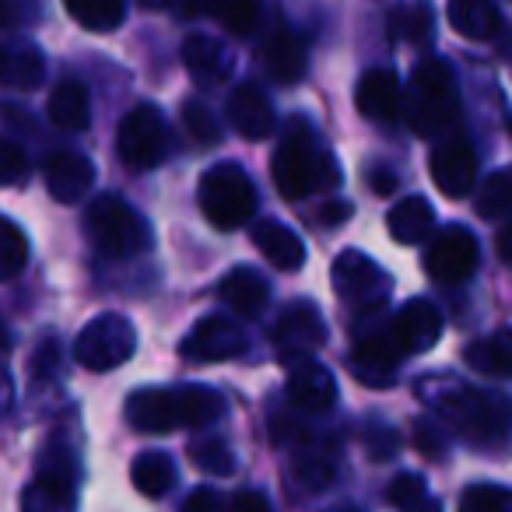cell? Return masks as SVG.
Instances as JSON below:
<instances>
[{"label":"cell","mask_w":512,"mask_h":512,"mask_svg":"<svg viewBox=\"0 0 512 512\" xmlns=\"http://www.w3.org/2000/svg\"><path fill=\"white\" fill-rule=\"evenodd\" d=\"M418 397L425 400L435 418L446 421L449 432L474 442V446L495 449L509 442V407L491 393L474 390L463 379L435 372V376H425L418 383Z\"/></svg>","instance_id":"6da1fadb"},{"label":"cell","mask_w":512,"mask_h":512,"mask_svg":"<svg viewBox=\"0 0 512 512\" xmlns=\"http://www.w3.org/2000/svg\"><path fill=\"white\" fill-rule=\"evenodd\" d=\"M271 179L285 200H306L341 186V165L323 148L306 116H292L281 130V144L271 158Z\"/></svg>","instance_id":"7a4b0ae2"},{"label":"cell","mask_w":512,"mask_h":512,"mask_svg":"<svg viewBox=\"0 0 512 512\" xmlns=\"http://www.w3.org/2000/svg\"><path fill=\"white\" fill-rule=\"evenodd\" d=\"M225 411V397L211 386H148V390H134L123 404L127 425L148 435L214 425L218 418H225Z\"/></svg>","instance_id":"3957f363"},{"label":"cell","mask_w":512,"mask_h":512,"mask_svg":"<svg viewBox=\"0 0 512 512\" xmlns=\"http://www.w3.org/2000/svg\"><path fill=\"white\" fill-rule=\"evenodd\" d=\"M460 116L456 78L446 60L428 57L414 67L411 95H407V123L418 137H442Z\"/></svg>","instance_id":"277c9868"},{"label":"cell","mask_w":512,"mask_h":512,"mask_svg":"<svg viewBox=\"0 0 512 512\" xmlns=\"http://www.w3.org/2000/svg\"><path fill=\"white\" fill-rule=\"evenodd\" d=\"M85 228L92 246L109 260H134L155 246L148 221L116 193H99L85 211Z\"/></svg>","instance_id":"5b68a950"},{"label":"cell","mask_w":512,"mask_h":512,"mask_svg":"<svg viewBox=\"0 0 512 512\" xmlns=\"http://www.w3.org/2000/svg\"><path fill=\"white\" fill-rule=\"evenodd\" d=\"M78 453L74 442L53 439L36 460V477L22 495V512H78Z\"/></svg>","instance_id":"8992f818"},{"label":"cell","mask_w":512,"mask_h":512,"mask_svg":"<svg viewBox=\"0 0 512 512\" xmlns=\"http://www.w3.org/2000/svg\"><path fill=\"white\" fill-rule=\"evenodd\" d=\"M197 200L204 218L218 232H235L249 225L256 214V186L235 162L211 165L197 186Z\"/></svg>","instance_id":"52a82bcc"},{"label":"cell","mask_w":512,"mask_h":512,"mask_svg":"<svg viewBox=\"0 0 512 512\" xmlns=\"http://www.w3.org/2000/svg\"><path fill=\"white\" fill-rule=\"evenodd\" d=\"M134 351H137L134 323L120 313H102L81 327L78 341H74V362L88 372H109L127 365L134 358Z\"/></svg>","instance_id":"ba28073f"},{"label":"cell","mask_w":512,"mask_h":512,"mask_svg":"<svg viewBox=\"0 0 512 512\" xmlns=\"http://www.w3.org/2000/svg\"><path fill=\"white\" fill-rule=\"evenodd\" d=\"M334 292L348 302L355 313H379L390 302L393 281L372 256L358 249H344L334 260Z\"/></svg>","instance_id":"9c48e42d"},{"label":"cell","mask_w":512,"mask_h":512,"mask_svg":"<svg viewBox=\"0 0 512 512\" xmlns=\"http://www.w3.org/2000/svg\"><path fill=\"white\" fill-rule=\"evenodd\" d=\"M116 151H120L123 165L144 172L155 169L169 151V134H165V116L158 106L141 102L123 116L120 130H116Z\"/></svg>","instance_id":"30bf717a"},{"label":"cell","mask_w":512,"mask_h":512,"mask_svg":"<svg viewBox=\"0 0 512 512\" xmlns=\"http://www.w3.org/2000/svg\"><path fill=\"white\" fill-rule=\"evenodd\" d=\"M404 355L407 351L400 348L397 334H393V323L372 327V330H365L355 341V348H351V355H348L351 376H355L358 383L372 386V390H386V386L397 383L400 358Z\"/></svg>","instance_id":"8fae6325"},{"label":"cell","mask_w":512,"mask_h":512,"mask_svg":"<svg viewBox=\"0 0 512 512\" xmlns=\"http://www.w3.org/2000/svg\"><path fill=\"white\" fill-rule=\"evenodd\" d=\"M327 341V323L313 302H288L274 327V351L285 365H302L316 355Z\"/></svg>","instance_id":"7c38bea8"},{"label":"cell","mask_w":512,"mask_h":512,"mask_svg":"<svg viewBox=\"0 0 512 512\" xmlns=\"http://www.w3.org/2000/svg\"><path fill=\"white\" fill-rule=\"evenodd\" d=\"M477 260H481V249H477V239L470 235V228L463 225H449L442 228L432 239L425 253V271L435 285H463L470 274L477 271Z\"/></svg>","instance_id":"4fadbf2b"},{"label":"cell","mask_w":512,"mask_h":512,"mask_svg":"<svg viewBox=\"0 0 512 512\" xmlns=\"http://www.w3.org/2000/svg\"><path fill=\"white\" fill-rule=\"evenodd\" d=\"M242 351H246V334L239 323L225 316H204L179 344V355L190 362H228V358H239Z\"/></svg>","instance_id":"5bb4252c"},{"label":"cell","mask_w":512,"mask_h":512,"mask_svg":"<svg viewBox=\"0 0 512 512\" xmlns=\"http://www.w3.org/2000/svg\"><path fill=\"white\" fill-rule=\"evenodd\" d=\"M428 169H432V179L446 197L463 200L474 193L477 183V155L467 144V137H449L428 158Z\"/></svg>","instance_id":"9a60e30c"},{"label":"cell","mask_w":512,"mask_h":512,"mask_svg":"<svg viewBox=\"0 0 512 512\" xmlns=\"http://www.w3.org/2000/svg\"><path fill=\"white\" fill-rule=\"evenodd\" d=\"M355 106H358V113L376 123V127H393L407 109L397 74L386 71V67H376V71L365 74V78L358 81Z\"/></svg>","instance_id":"2e32d148"},{"label":"cell","mask_w":512,"mask_h":512,"mask_svg":"<svg viewBox=\"0 0 512 512\" xmlns=\"http://www.w3.org/2000/svg\"><path fill=\"white\" fill-rule=\"evenodd\" d=\"M228 123L246 141H267L274 134V127H278V116H274V106L264 88L246 81V85L232 88V95H228Z\"/></svg>","instance_id":"e0dca14e"},{"label":"cell","mask_w":512,"mask_h":512,"mask_svg":"<svg viewBox=\"0 0 512 512\" xmlns=\"http://www.w3.org/2000/svg\"><path fill=\"white\" fill-rule=\"evenodd\" d=\"M393 334H397L400 348L407 355L418 351H432L442 337V313L428 299H411L400 306V313L393 316Z\"/></svg>","instance_id":"ac0fdd59"},{"label":"cell","mask_w":512,"mask_h":512,"mask_svg":"<svg viewBox=\"0 0 512 512\" xmlns=\"http://www.w3.org/2000/svg\"><path fill=\"white\" fill-rule=\"evenodd\" d=\"M46 190L60 204H78L95 183V165L78 151H57L46 158Z\"/></svg>","instance_id":"d6986e66"},{"label":"cell","mask_w":512,"mask_h":512,"mask_svg":"<svg viewBox=\"0 0 512 512\" xmlns=\"http://www.w3.org/2000/svg\"><path fill=\"white\" fill-rule=\"evenodd\" d=\"M288 400L306 414H327L337 404V383L320 362H302L288 376Z\"/></svg>","instance_id":"ffe728a7"},{"label":"cell","mask_w":512,"mask_h":512,"mask_svg":"<svg viewBox=\"0 0 512 512\" xmlns=\"http://www.w3.org/2000/svg\"><path fill=\"white\" fill-rule=\"evenodd\" d=\"M183 67L197 85L214 88L225 85L228 74H232V53L211 36H190L183 43Z\"/></svg>","instance_id":"44dd1931"},{"label":"cell","mask_w":512,"mask_h":512,"mask_svg":"<svg viewBox=\"0 0 512 512\" xmlns=\"http://www.w3.org/2000/svg\"><path fill=\"white\" fill-rule=\"evenodd\" d=\"M253 246L267 256V264L278 271H299L306 264V246H302L299 232L274 218H264L253 225Z\"/></svg>","instance_id":"7402d4cb"},{"label":"cell","mask_w":512,"mask_h":512,"mask_svg":"<svg viewBox=\"0 0 512 512\" xmlns=\"http://www.w3.org/2000/svg\"><path fill=\"white\" fill-rule=\"evenodd\" d=\"M264 64H267V71H271V78L281 81V85H295V81H302V74H306V46H302V39L295 36L285 22H278L267 32Z\"/></svg>","instance_id":"603a6c76"},{"label":"cell","mask_w":512,"mask_h":512,"mask_svg":"<svg viewBox=\"0 0 512 512\" xmlns=\"http://www.w3.org/2000/svg\"><path fill=\"white\" fill-rule=\"evenodd\" d=\"M221 299L242 316H260L271 302V285L260 271L253 267H232V271L221 278Z\"/></svg>","instance_id":"cb8c5ba5"},{"label":"cell","mask_w":512,"mask_h":512,"mask_svg":"<svg viewBox=\"0 0 512 512\" xmlns=\"http://www.w3.org/2000/svg\"><path fill=\"white\" fill-rule=\"evenodd\" d=\"M386 228L400 246H418L421 239H428V232L435 228V207L428 204L421 193L404 197L393 204V211L386 214Z\"/></svg>","instance_id":"d4e9b609"},{"label":"cell","mask_w":512,"mask_h":512,"mask_svg":"<svg viewBox=\"0 0 512 512\" xmlns=\"http://www.w3.org/2000/svg\"><path fill=\"white\" fill-rule=\"evenodd\" d=\"M50 123L60 130H71V134H78V130H88V123H92V99H88V88L81 85L78 78H64L57 88L50 92Z\"/></svg>","instance_id":"484cf974"},{"label":"cell","mask_w":512,"mask_h":512,"mask_svg":"<svg viewBox=\"0 0 512 512\" xmlns=\"http://www.w3.org/2000/svg\"><path fill=\"white\" fill-rule=\"evenodd\" d=\"M130 481L144 498H162L176 488V463L162 449H144L134 463H130Z\"/></svg>","instance_id":"4316f807"},{"label":"cell","mask_w":512,"mask_h":512,"mask_svg":"<svg viewBox=\"0 0 512 512\" xmlns=\"http://www.w3.org/2000/svg\"><path fill=\"white\" fill-rule=\"evenodd\" d=\"M449 25L463 39H491L502 25L495 0H449Z\"/></svg>","instance_id":"83f0119b"},{"label":"cell","mask_w":512,"mask_h":512,"mask_svg":"<svg viewBox=\"0 0 512 512\" xmlns=\"http://www.w3.org/2000/svg\"><path fill=\"white\" fill-rule=\"evenodd\" d=\"M337 474V456L334 446L320 442V446H302L292 460V477L309 491H323Z\"/></svg>","instance_id":"f1b7e54d"},{"label":"cell","mask_w":512,"mask_h":512,"mask_svg":"<svg viewBox=\"0 0 512 512\" xmlns=\"http://www.w3.org/2000/svg\"><path fill=\"white\" fill-rule=\"evenodd\" d=\"M46 78V60L39 53V46L22 43V46H8L4 53V85L8 88H39Z\"/></svg>","instance_id":"f546056e"},{"label":"cell","mask_w":512,"mask_h":512,"mask_svg":"<svg viewBox=\"0 0 512 512\" xmlns=\"http://www.w3.org/2000/svg\"><path fill=\"white\" fill-rule=\"evenodd\" d=\"M474 369L488 372V376H509L512 379V330H498L488 341H474L463 351Z\"/></svg>","instance_id":"4dcf8cb0"},{"label":"cell","mask_w":512,"mask_h":512,"mask_svg":"<svg viewBox=\"0 0 512 512\" xmlns=\"http://www.w3.org/2000/svg\"><path fill=\"white\" fill-rule=\"evenodd\" d=\"M386 498L397 505V512H442V502L428 491L425 477L411 474V470H404V474L393 477Z\"/></svg>","instance_id":"1f68e13d"},{"label":"cell","mask_w":512,"mask_h":512,"mask_svg":"<svg viewBox=\"0 0 512 512\" xmlns=\"http://www.w3.org/2000/svg\"><path fill=\"white\" fill-rule=\"evenodd\" d=\"M67 11L78 25H85L88 32H113L116 25H123V0H64Z\"/></svg>","instance_id":"d6a6232c"},{"label":"cell","mask_w":512,"mask_h":512,"mask_svg":"<svg viewBox=\"0 0 512 512\" xmlns=\"http://www.w3.org/2000/svg\"><path fill=\"white\" fill-rule=\"evenodd\" d=\"M474 207L484 221H495V218H502V214H509L512 211V169L491 172L481 183V190H477Z\"/></svg>","instance_id":"836d02e7"},{"label":"cell","mask_w":512,"mask_h":512,"mask_svg":"<svg viewBox=\"0 0 512 512\" xmlns=\"http://www.w3.org/2000/svg\"><path fill=\"white\" fill-rule=\"evenodd\" d=\"M390 32L404 43H428L435 32V15L428 4H407L390 15Z\"/></svg>","instance_id":"e575fe53"},{"label":"cell","mask_w":512,"mask_h":512,"mask_svg":"<svg viewBox=\"0 0 512 512\" xmlns=\"http://www.w3.org/2000/svg\"><path fill=\"white\" fill-rule=\"evenodd\" d=\"M25 264H29V239L15 221L4 218V225H0V278L15 281Z\"/></svg>","instance_id":"d590c367"},{"label":"cell","mask_w":512,"mask_h":512,"mask_svg":"<svg viewBox=\"0 0 512 512\" xmlns=\"http://www.w3.org/2000/svg\"><path fill=\"white\" fill-rule=\"evenodd\" d=\"M260 4L264 0H214L211 15L232 36H249L256 29V22H260Z\"/></svg>","instance_id":"8d00e7d4"},{"label":"cell","mask_w":512,"mask_h":512,"mask_svg":"<svg viewBox=\"0 0 512 512\" xmlns=\"http://www.w3.org/2000/svg\"><path fill=\"white\" fill-rule=\"evenodd\" d=\"M190 460H193V467H200L211 477H228L235 470L232 449H228L221 439H197L190 446Z\"/></svg>","instance_id":"74e56055"},{"label":"cell","mask_w":512,"mask_h":512,"mask_svg":"<svg viewBox=\"0 0 512 512\" xmlns=\"http://www.w3.org/2000/svg\"><path fill=\"white\" fill-rule=\"evenodd\" d=\"M456 512H512V488L502 484H470Z\"/></svg>","instance_id":"f35d334b"},{"label":"cell","mask_w":512,"mask_h":512,"mask_svg":"<svg viewBox=\"0 0 512 512\" xmlns=\"http://www.w3.org/2000/svg\"><path fill=\"white\" fill-rule=\"evenodd\" d=\"M183 127L200 148H214L221 137V123L211 116V109H207L204 102H193V99L183 102Z\"/></svg>","instance_id":"ab89813d"},{"label":"cell","mask_w":512,"mask_h":512,"mask_svg":"<svg viewBox=\"0 0 512 512\" xmlns=\"http://www.w3.org/2000/svg\"><path fill=\"white\" fill-rule=\"evenodd\" d=\"M60 362H64V355H60V341L46 334L43 341H39L36 355H32V383H36V386L57 383Z\"/></svg>","instance_id":"60d3db41"},{"label":"cell","mask_w":512,"mask_h":512,"mask_svg":"<svg viewBox=\"0 0 512 512\" xmlns=\"http://www.w3.org/2000/svg\"><path fill=\"white\" fill-rule=\"evenodd\" d=\"M25 169H29V158L22 155V148H18L15 141H4V148H0V172H4V186H18L25 176Z\"/></svg>","instance_id":"b9f144b4"},{"label":"cell","mask_w":512,"mask_h":512,"mask_svg":"<svg viewBox=\"0 0 512 512\" xmlns=\"http://www.w3.org/2000/svg\"><path fill=\"white\" fill-rule=\"evenodd\" d=\"M414 442H418V449L425 456L439 460L442 446H446V435H442V428L435 425V421H418V425H414Z\"/></svg>","instance_id":"7bdbcfd3"},{"label":"cell","mask_w":512,"mask_h":512,"mask_svg":"<svg viewBox=\"0 0 512 512\" xmlns=\"http://www.w3.org/2000/svg\"><path fill=\"white\" fill-rule=\"evenodd\" d=\"M365 442H369V453L376 456V460H390V456H397V446H400L397 432L386 428V425H372L369 435H365Z\"/></svg>","instance_id":"ee69618b"},{"label":"cell","mask_w":512,"mask_h":512,"mask_svg":"<svg viewBox=\"0 0 512 512\" xmlns=\"http://www.w3.org/2000/svg\"><path fill=\"white\" fill-rule=\"evenodd\" d=\"M228 512H271V498H267L264 491H256V488H242V491H235V495H232Z\"/></svg>","instance_id":"f6af8a7d"},{"label":"cell","mask_w":512,"mask_h":512,"mask_svg":"<svg viewBox=\"0 0 512 512\" xmlns=\"http://www.w3.org/2000/svg\"><path fill=\"white\" fill-rule=\"evenodd\" d=\"M351 214H355V207L348 204V200H327V204L320 207V225H327V228H337L341 221H348Z\"/></svg>","instance_id":"bcb514c9"},{"label":"cell","mask_w":512,"mask_h":512,"mask_svg":"<svg viewBox=\"0 0 512 512\" xmlns=\"http://www.w3.org/2000/svg\"><path fill=\"white\" fill-rule=\"evenodd\" d=\"M179 512H221V498L211 488H197Z\"/></svg>","instance_id":"7dc6e473"},{"label":"cell","mask_w":512,"mask_h":512,"mask_svg":"<svg viewBox=\"0 0 512 512\" xmlns=\"http://www.w3.org/2000/svg\"><path fill=\"white\" fill-rule=\"evenodd\" d=\"M172 11H176V18H183V22H193V18H200V15H211L214 0H172Z\"/></svg>","instance_id":"c3c4849f"},{"label":"cell","mask_w":512,"mask_h":512,"mask_svg":"<svg viewBox=\"0 0 512 512\" xmlns=\"http://www.w3.org/2000/svg\"><path fill=\"white\" fill-rule=\"evenodd\" d=\"M369 186L379 193V197H393V190H397V176H393L386 165H372V169H369Z\"/></svg>","instance_id":"681fc988"},{"label":"cell","mask_w":512,"mask_h":512,"mask_svg":"<svg viewBox=\"0 0 512 512\" xmlns=\"http://www.w3.org/2000/svg\"><path fill=\"white\" fill-rule=\"evenodd\" d=\"M495 246H498V256H502L505 264H512V221H509V225L502 228V232H498Z\"/></svg>","instance_id":"f907efd6"},{"label":"cell","mask_w":512,"mask_h":512,"mask_svg":"<svg viewBox=\"0 0 512 512\" xmlns=\"http://www.w3.org/2000/svg\"><path fill=\"white\" fill-rule=\"evenodd\" d=\"M141 4H144V8L155 11V8H165V4H172V0H141Z\"/></svg>","instance_id":"816d5d0a"}]
</instances>
